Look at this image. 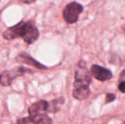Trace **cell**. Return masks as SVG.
Returning <instances> with one entry per match:
<instances>
[{"mask_svg":"<svg viewBox=\"0 0 125 124\" xmlns=\"http://www.w3.org/2000/svg\"><path fill=\"white\" fill-rule=\"evenodd\" d=\"M91 83V74L86 67V62L81 60L75 69L74 88H89Z\"/></svg>","mask_w":125,"mask_h":124,"instance_id":"6da1fadb","label":"cell"},{"mask_svg":"<svg viewBox=\"0 0 125 124\" xmlns=\"http://www.w3.org/2000/svg\"><path fill=\"white\" fill-rule=\"evenodd\" d=\"M26 72H32V71L23 67V66H18L12 70L3 71L0 74V84L4 87L10 86L13 83L14 79L20 76H22Z\"/></svg>","mask_w":125,"mask_h":124,"instance_id":"7a4b0ae2","label":"cell"},{"mask_svg":"<svg viewBox=\"0 0 125 124\" xmlns=\"http://www.w3.org/2000/svg\"><path fill=\"white\" fill-rule=\"evenodd\" d=\"M83 10V6L77 2L68 3L63 10V17L67 23L73 24L77 21L78 16Z\"/></svg>","mask_w":125,"mask_h":124,"instance_id":"3957f363","label":"cell"},{"mask_svg":"<svg viewBox=\"0 0 125 124\" xmlns=\"http://www.w3.org/2000/svg\"><path fill=\"white\" fill-rule=\"evenodd\" d=\"M26 27V22L21 21L18 24L8 28L3 32V38L6 40H13L24 36Z\"/></svg>","mask_w":125,"mask_h":124,"instance_id":"277c9868","label":"cell"},{"mask_svg":"<svg viewBox=\"0 0 125 124\" xmlns=\"http://www.w3.org/2000/svg\"><path fill=\"white\" fill-rule=\"evenodd\" d=\"M91 75L95 79L101 82H105L110 80L112 77V73L110 70L104 68L98 65H93L91 66Z\"/></svg>","mask_w":125,"mask_h":124,"instance_id":"5b68a950","label":"cell"},{"mask_svg":"<svg viewBox=\"0 0 125 124\" xmlns=\"http://www.w3.org/2000/svg\"><path fill=\"white\" fill-rule=\"evenodd\" d=\"M38 37H39V31L36 26L32 22H26L25 33H24V36L22 37L24 41L27 44H31L35 41H37Z\"/></svg>","mask_w":125,"mask_h":124,"instance_id":"8992f818","label":"cell"},{"mask_svg":"<svg viewBox=\"0 0 125 124\" xmlns=\"http://www.w3.org/2000/svg\"><path fill=\"white\" fill-rule=\"evenodd\" d=\"M16 60L19 63H22V64H26L28 66H32L38 69H47V67L41 63L37 61L35 59H33L31 56H30L28 54L26 53H21L16 57Z\"/></svg>","mask_w":125,"mask_h":124,"instance_id":"52a82bcc","label":"cell"},{"mask_svg":"<svg viewBox=\"0 0 125 124\" xmlns=\"http://www.w3.org/2000/svg\"><path fill=\"white\" fill-rule=\"evenodd\" d=\"M49 102L46 100H39L38 102L32 104L28 109V113L30 116H37V115L42 114L43 111H48Z\"/></svg>","mask_w":125,"mask_h":124,"instance_id":"ba28073f","label":"cell"},{"mask_svg":"<svg viewBox=\"0 0 125 124\" xmlns=\"http://www.w3.org/2000/svg\"><path fill=\"white\" fill-rule=\"evenodd\" d=\"M30 118H31V124H53L52 119L45 114L30 116Z\"/></svg>","mask_w":125,"mask_h":124,"instance_id":"9c48e42d","label":"cell"},{"mask_svg":"<svg viewBox=\"0 0 125 124\" xmlns=\"http://www.w3.org/2000/svg\"><path fill=\"white\" fill-rule=\"evenodd\" d=\"M90 94V90L89 88H74L73 92V95L75 99L83 100L87 99Z\"/></svg>","mask_w":125,"mask_h":124,"instance_id":"30bf717a","label":"cell"},{"mask_svg":"<svg viewBox=\"0 0 125 124\" xmlns=\"http://www.w3.org/2000/svg\"><path fill=\"white\" fill-rule=\"evenodd\" d=\"M64 103V99L63 98H60L58 99H54L52 102L49 103V107H48V111L50 112H56V111L59 110V105H62Z\"/></svg>","mask_w":125,"mask_h":124,"instance_id":"8fae6325","label":"cell"},{"mask_svg":"<svg viewBox=\"0 0 125 124\" xmlns=\"http://www.w3.org/2000/svg\"><path fill=\"white\" fill-rule=\"evenodd\" d=\"M17 124H31V118H30V116L20 118L17 121Z\"/></svg>","mask_w":125,"mask_h":124,"instance_id":"7c38bea8","label":"cell"},{"mask_svg":"<svg viewBox=\"0 0 125 124\" xmlns=\"http://www.w3.org/2000/svg\"><path fill=\"white\" fill-rule=\"evenodd\" d=\"M116 99V95L114 94H107L105 96V103H111Z\"/></svg>","mask_w":125,"mask_h":124,"instance_id":"4fadbf2b","label":"cell"},{"mask_svg":"<svg viewBox=\"0 0 125 124\" xmlns=\"http://www.w3.org/2000/svg\"><path fill=\"white\" fill-rule=\"evenodd\" d=\"M118 89L119 91H121L122 93L125 94V81H123L119 83L118 85Z\"/></svg>","mask_w":125,"mask_h":124,"instance_id":"5bb4252c","label":"cell"},{"mask_svg":"<svg viewBox=\"0 0 125 124\" xmlns=\"http://www.w3.org/2000/svg\"><path fill=\"white\" fill-rule=\"evenodd\" d=\"M20 1H21L22 3H27V4H30V3H34L36 0H20Z\"/></svg>","mask_w":125,"mask_h":124,"instance_id":"9a60e30c","label":"cell"}]
</instances>
